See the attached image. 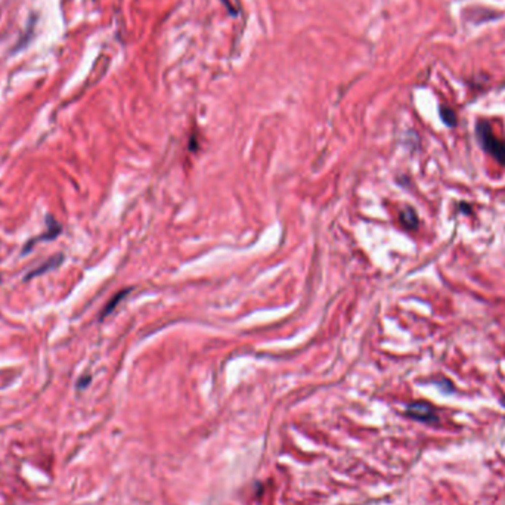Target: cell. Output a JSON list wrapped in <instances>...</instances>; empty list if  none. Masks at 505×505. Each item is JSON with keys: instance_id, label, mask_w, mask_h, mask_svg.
Instances as JSON below:
<instances>
[{"instance_id": "obj_2", "label": "cell", "mask_w": 505, "mask_h": 505, "mask_svg": "<svg viewBox=\"0 0 505 505\" xmlns=\"http://www.w3.org/2000/svg\"><path fill=\"white\" fill-rule=\"evenodd\" d=\"M406 414L409 417H412L414 419H419V421H425V422H435L437 421V417L435 414V409L425 403V402H415L411 403L406 408Z\"/></svg>"}, {"instance_id": "obj_1", "label": "cell", "mask_w": 505, "mask_h": 505, "mask_svg": "<svg viewBox=\"0 0 505 505\" xmlns=\"http://www.w3.org/2000/svg\"><path fill=\"white\" fill-rule=\"evenodd\" d=\"M477 138L480 140L482 143V148L490 154L492 157L495 158L498 163L504 164L505 166V142L504 140L498 139L493 132H492V127L488 122L485 120H480L477 123Z\"/></svg>"}, {"instance_id": "obj_3", "label": "cell", "mask_w": 505, "mask_h": 505, "mask_svg": "<svg viewBox=\"0 0 505 505\" xmlns=\"http://www.w3.org/2000/svg\"><path fill=\"white\" fill-rule=\"evenodd\" d=\"M46 223H48V232L46 234H43V235H40V237H37V238H34V240H30L27 244H25V247H24V250H22V254H27L28 251H30V248L33 247V245L35 244V243H38V241H51V240H53V238H56L59 234H61V225L53 219L52 216H48V219H46Z\"/></svg>"}, {"instance_id": "obj_7", "label": "cell", "mask_w": 505, "mask_h": 505, "mask_svg": "<svg viewBox=\"0 0 505 505\" xmlns=\"http://www.w3.org/2000/svg\"><path fill=\"white\" fill-rule=\"evenodd\" d=\"M127 293H129V291H122V293H119V294H117V296H115V297H112V300H111V301L108 303V306H106V307H105V309H104V312H102V316H106V315L111 314V312L114 310V307H115V306H117V304L120 303V300H122L123 297L126 296Z\"/></svg>"}, {"instance_id": "obj_6", "label": "cell", "mask_w": 505, "mask_h": 505, "mask_svg": "<svg viewBox=\"0 0 505 505\" xmlns=\"http://www.w3.org/2000/svg\"><path fill=\"white\" fill-rule=\"evenodd\" d=\"M440 117H442V120H443V123L446 126H449V127H455L456 126V115H455V112H453L451 108L440 106Z\"/></svg>"}, {"instance_id": "obj_5", "label": "cell", "mask_w": 505, "mask_h": 505, "mask_svg": "<svg viewBox=\"0 0 505 505\" xmlns=\"http://www.w3.org/2000/svg\"><path fill=\"white\" fill-rule=\"evenodd\" d=\"M401 222L406 229H417L418 227V216L415 210L411 207H405L401 211Z\"/></svg>"}, {"instance_id": "obj_8", "label": "cell", "mask_w": 505, "mask_h": 505, "mask_svg": "<svg viewBox=\"0 0 505 505\" xmlns=\"http://www.w3.org/2000/svg\"><path fill=\"white\" fill-rule=\"evenodd\" d=\"M437 385H440L443 392H453V385L449 380H445V378H443L440 383H437Z\"/></svg>"}, {"instance_id": "obj_9", "label": "cell", "mask_w": 505, "mask_h": 505, "mask_svg": "<svg viewBox=\"0 0 505 505\" xmlns=\"http://www.w3.org/2000/svg\"><path fill=\"white\" fill-rule=\"evenodd\" d=\"M467 206H469V204H464V203H462V204H459V210H461L462 213H465V214H470L471 209L470 207H467Z\"/></svg>"}, {"instance_id": "obj_4", "label": "cell", "mask_w": 505, "mask_h": 505, "mask_svg": "<svg viewBox=\"0 0 505 505\" xmlns=\"http://www.w3.org/2000/svg\"><path fill=\"white\" fill-rule=\"evenodd\" d=\"M62 261H64V256H62V254H55L52 257H49L46 261H43L37 269H33L31 272H28L27 277H25V281L35 278V277H40V275H43V274H46V272H51L53 269H56Z\"/></svg>"}, {"instance_id": "obj_10", "label": "cell", "mask_w": 505, "mask_h": 505, "mask_svg": "<svg viewBox=\"0 0 505 505\" xmlns=\"http://www.w3.org/2000/svg\"><path fill=\"white\" fill-rule=\"evenodd\" d=\"M0 282H2V277H0Z\"/></svg>"}]
</instances>
